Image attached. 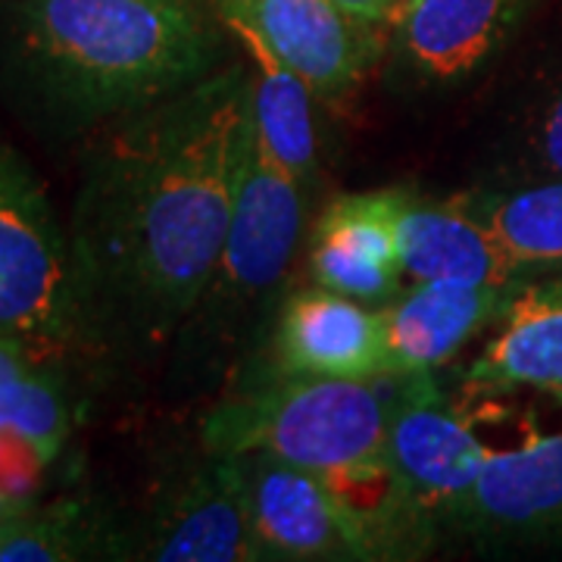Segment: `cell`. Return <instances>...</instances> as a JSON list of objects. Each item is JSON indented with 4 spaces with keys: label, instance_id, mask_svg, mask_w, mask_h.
<instances>
[{
    "label": "cell",
    "instance_id": "6da1fadb",
    "mask_svg": "<svg viewBox=\"0 0 562 562\" xmlns=\"http://www.w3.org/2000/svg\"><path fill=\"white\" fill-rule=\"evenodd\" d=\"M247 122L238 54L76 150L66 232L94 357L154 362L172 347L232 225Z\"/></svg>",
    "mask_w": 562,
    "mask_h": 562
},
{
    "label": "cell",
    "instance_id": "7a4b0ae2",
    "mask_svg": "<svg viewBox=\"0 0 562 562\" xmlns=\"http://www.w3.org/2000/svg\"><path fill=\"white\" fill-rule=\"evenodd\" d=\"M213 0H0V106L47 150L232 60Z\"/></svg>",
    "mask_w": 562,
    "mask_h": 562
},
{
    "label": "cell",
    "instance_id": "3957f363",
    "mask_svg": "<svg viewBox=\"0 0 562 562\" xmlns=\"http://www.w3.org/2000/svg\"><path fill=\"white\" fill-rule=\"evenodd\" d=\"M306 191L262 144L254 110L244 135L232 225L201 301L172 341L176 372L198 384L235 360L301 247Z\"/></svg>",
    "mask_w": 562,
    "mask_h": 562
},
{
    "label": "cell",
    "instance_id": "277c9868",
    "mask_svg": "<svg viewBox=\"0 0 562 562\" xmlns=\"http://www.w3.org/2000/svg\"><path fill=\"white\" fill-rule=\"evenodd\" d=\"M406 387L409 375H269L206 413L203 447L210 453H272L331 482L382 460Z\"/></svg>",
    "mask_w": 562,
    "mask_h": 562
},
{
    "label": "cell",
    "instance_id": "5b68a950",
    "mask_svg": "<svg viewBox=\"0 0 562 562\" xmlns=\"http://www.w3.org/2000/svg\"><path fill=\"white\" fill-rule=\"evenodd\" d=\"M0 335L54 357L94 353L69 232L35 169L0 128Z\"/></svg>",
    "mask_w": 562,
    "mask_h": 562
},
{
    "label": "cell",
    "instance_id": "8992f818",
    "mask_svg": "<svg viewBox=\"0 0 562 562\" xmlns=\"http://www.w3.org/2000/svg\"><path fill=\"white\" fill-rule=\"evenodd\" d=\"M132 560L266 562L238 453H210L132 525Z\"/></svg>",
    "mask_w": 562,
    "mask_h": 562
},
{
    "label": "cell",
    "instance_id": "52a82bcc",
    "mask_svg": "<svg viewBox=\"0 0 562 562\" xmlns=\"http://www.w3.org/2000/svg\"><path fill=\"white\" fill-rule=\"evenodd\" d=\"M213 7L222 25L257 35L319 101L357 91L384 50V25L338 0H213Z\"/></svg>",
    "mask_w": 562,
    "mask_h": 562
},
{
    "label": "cell",
    "instance_id": "ba28073f",
    "mask_svg": "<svg viewBox=\"0 0 562 562\" xmlns=\"http://www.w3.org/2000/svg\"><path fill=\"white\" fill-rule=\"evenodd\" d=\"M479 416L443 397L431 375H409V387L387 428L384 453L409 506L431 531L479 479L494 447L479 435Z\"/></svg>",
    "mask_w": 562,
    "mask_h": 562
},
{
    "label": "cell",
    "instance_id": "9c48e42d",
    "mask_svg": "<svg viewBox=\"0 0 562 562\" xmlns=\"http://www.w3.org/2000/svg\"><path fill=\"white\" fill-rule=\"evenodd\" d=\"M441 531L491 547L562 543V431L494 447Z\"/></svg>",
    "mask_w": 562,
    "mask_h": 562
},
{
    "label": "cell",
    "instance_id": "30bf717a",
    "mask_svg": "<svg viewBox=\"0 0 562 562\" xmlns=\"http://www.w3.org/2000/svg\"><path fill=\"white\" fill-rule=\"evenodd\" d=\"M266 562H372L375 550L328 482L272 453H238Z\"/></svg>",
    "mask_w": 562,
    "mask_h": 562
},
{
    "label": "cell",
    "instance_id": "8fae6325",
    "mask_svg": "<svg viewBox=\"0 0 562 562\" xmlns=\"http://www.w3.org/2000/svg\"><path fill=\"white\" fill-rule=\"evenodd\" d=\"M272 375L375 379L384 375L382 306L301 288L281 303L272 335Z\"/></svg>",
    "mask_w": 562,
    "mask_h": 562
},
{
    "label": "cell",
    "instance_id": "7c38bea8",
    "mask_svg": "<svg viewBox=\"0 0 562 562\" xmlns=\"http://www.w3.org/2000/svg\"><path fill=\"white\" fill-rule=\"evenodd\" d=\"M516 288L413 281L409 291L382 306L384 375H435L497 322Z\"/></svg>",
    "mask_w": 562,
    "mask_h": 562
},
{
    "label": "cell",
    "instance_id": "4fadbf2b",
    "mask_svg": "<svg viewBox=\"0 0 562 562\" xmlns=\"http://www.w3.org/2000/svg\"><path fill=\"white\" fill-rule=\"evenodd\" d=\"M394 225L401 272L409 281L516 288L531 279L513 266L494 232L462 198L435 203L406 188H394Z\"/></svg>",
    "mask_w": 562,
    "mask_h": 562
},
{
    "label": "cell",
    "instance_id": "5bb4252c",
    "mask_svg": "<svg viewBox=\"0 0 562 562\" xmlns=\"http://www.w3.org/2000/svg\"><path fill=\"white\" fill-rule=\"evenodd\" d=\"M522 0H406L394 22L406 69L428 85H453L482 69L519 22Z\"/></svg>",
    "mask_w": 562,
    "mask_h": 562
},
{
    "label": "cell",
    "instance_id": "9a60e30c",
    "mask_svg": "<svg viewBox=\"0 0 562 562\" xmlns=\"http://www.w3.org/2000/svg\"><path fill=\"white\" fill-rule=\"evenodd\" d=\"M462 379L475 391H553L562 394V269L525 279L494 322L482 353Z\"/></svg>",
    "mask_w": 562,
    "mask_h": 562
},
{
    "label": "cell",
    "instance_id": "2e32d148",
    "mask_svg": "<svg viewBox=\"0 0 562 562\" xmlns=\"http://www.w3.org/2000/svg\"><path fill=\"white\" fill-rule=\"evenodd\" d=\"M225 32L247 66L250 110L262 144L310 194V188L319 181V140L313 113V103L319 98L257 35L235 25H225Z\"/></svg>",
    "mask_w": 562,
    "mask_h": 562
},
{
    "label": "cell",
    "instance_id": "e0dca14e",
    "mask_svg": "<svg viewBox=\"0 0 562 562\" xmlns=\"http://www.w3.org/2000/svg\"><path fill=\"white\" fill-rule=\"evenodd\" d=\"M132 560V525L98 501L66 497L32 503L13 522L0 525V562Z\"/></svg>",
    "mask_w": 562,
    "mask_h": 562
},
{
    "label": "cell",
    "instance_id": "ac0fdd59",
    "mask_svg": "<svg viewBox=\"0 0 562 562\" xmlns=\"http://www.w3.org/2000/svg\"><path fill=\"white\" fill-rule=\"evenodd\" d=\"M522 276L562 269V179L462 194Z\"/></svg>",
    "mask_w": 562,
    "mask_h": 562
},
{
    "label": "cell",
    "instance_id": "d6986e66",
    "mask_svg": "<svg viewBox=\"0 0 562 562\" xmlns=\"http://www.w3.org/2000/svg\"><path fill=\"white\" fill-rule=\"evenodd\" d=\"M63 360L0 382V438L29 447L44 465L57 460L72 435V401L60 375Z\"/></svg>",
    "mask_w": 562,
    "mask_h": 562
},
{
    "label": "cell",
    "instance_id": "ffe728a7",
    "mask_svg": "<svg viewBox=\"0 0 562 562\" xmlns=\"http://www.w3.org/2000/svg\"><path fill=\"white\" fill-rule=\"evenodd\" d=\"M313 238L341 244L353 254L391 266L401 272L397 225H394V188L341 194L322 206ZM403 276V272H401Z\"/></svg>",
    "mask_w": 562,
    "mask_h": 562
},
{
    "label": "cell",
    "instance_id": "44dd1931",
    "mask_svg": "<svg viewBox=\"0 0 562 562\" xmlns=\"http://www.w3.org/2000/svg\"><path fill=\"white\" fill-rule=\"evenodd\" d=\"M310 276L313 284H322L335 294L353 297L369 306H384L401 294V272L353 254L341 244L313 238L310 247Z\"/></svg>",
    "mask_w": 562,
    "mask_h": 562
},
{
    "label": "cell",
    "instance_id": "7402d4cb",
    "mask_svg": "<svg viewBox=\"0 0 562 562\" xmlns=\"http://www.w3.org/2000/svg\"><path fill=\"white\" fill-rule=\"evenodd\" d=\"M522 160L535 179H562V81L528 125Z\"/></svg>",
    "mask_w": 562,
    "mask_h": 562
},
{
    "label": "cell",
    "instance_id": "603a6c76",
    "mask_svg": "<svg viewBox=\"0 0 562 562\" xmlns=\"http://www.w3.org/2000/svg\"><path fill=\"white\" fill-rule=\"evenodd\" d=\"M47 360H63V357H54V353L22 341V338H13V335H0V382L25 375Z\"/></svg>",
    "mask_w": 562,
    "mask_h": 562
},
{
    "label": "cell",
    "instance_id": "cb8c5ba5",
    "mask_svg": "<svg viewBox=\"0 0 562 562\" xmlns=\"http://www.w3.org/2000/svg\"><path fill=\"white\" fill-rule=\"evenodd\" d=\"M338 3H344L347 10H353V13L362 16V20L379 22V25L387 29V25H394V22H397L406 0H338Z\"/></svg>",
    "mask_w": 562,
    "mask_h": 562
},
{
    "label": "cell",
    "instance_id": "d4e9b609",
    "mask_svg": "<svg viewBox=\"0 0 562 562\" xmlns=\"http://www.w3.org/2000/svg\"><path fill=\"white\" fill-rule=\"evenodd\" d=\"M35 501H29V497H22L16 491H10L7 484H0V525L13 522L20 513H25L29 506Z\"/></svg>",
    "mask_w": 562,
    "mask_h": 562
}]
</instances>
